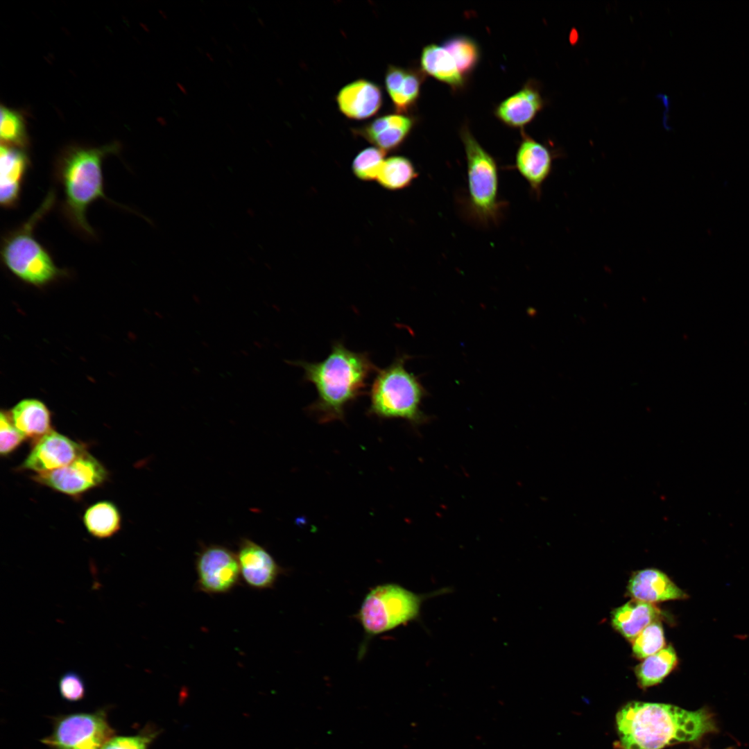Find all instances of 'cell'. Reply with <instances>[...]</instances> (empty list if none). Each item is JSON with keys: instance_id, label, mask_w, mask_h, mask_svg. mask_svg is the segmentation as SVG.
Instances as JSON below:
<instances>
[{"instance_id": "1", "label": "cell", "mask_w": 749, "mask_h": 749, "mask_svg": "<svg viewBox=\"0 0 749 749\" xmlns=\"http://www.w3.org/2000/svg\"><path fill=\"white\" fill-rule=\"evenodd\" d=\"M616 749H662L692 742L715 732L710 712L689 711L671 704L630 701L616 714Z\"/></svg>"}, {"instance_id": "2", "label": "cell", "mask_w": 749, "mask_h": 749, "mask_svg": "<svg viewBox=\"0 0 749 749\" xmlns=\"http://www.w3.org/2000/svg\"><path fill=\"white\" fill-rule=\"evenodd\" d=\"M293 364L304 370V380L316 389V399L306 409L321 423L343 422L346 408L365 393L368 379L379 369L367 352L349 350L340 341L333 343L324 360Z\"/></svg>"}, {"instance_id": "3", "label": "cell", "mask_w": 749, "mask_h": 749, "mask_svg": "<svg viewBox=\"0 0 749 749\" xmlns=\"http://www.w3.org/2000/svg\"><path fill=\"white\" fill-rule=\"evenodd\" d=\"M119 150L117 142L100 147L72 145L56 159L54 175L64 195L62 212L72 227L86 237L96 236L86 218L89 206L101 198L117 205L104 192L102 165L107 156Z\"/></svg>"}, {"instance_id": "4", "label": "cell", "mask_w": 749, "mask_h": 749, "mask_svg": "<svg viewBox=\"0 0 749 749\" xmlns=\"http://www.w3.org/2000/svg\"><path fill=\"white\" fill-rule=\"evenodd\" d=\"M411 356L398 355L387 367L378 369L370 389L368 414L382 419L400 418L417 426L428 421L421 410L426 388L405 367Z\"/></svg>"}, {"instance_id": "5", "label": "cell", "mask_w": 749, "mask_h": 749, "mask_svg": "<svg viewBox=\"0 0 749 749\" xmlns=\"http://www.w3.org/2000/svg\"><path fill=\"white\" fill-rule=\"evenodd\" d=\"M55 194L50 191L29 218L2 238L1 259L4 266L23 282L44 286L65 274L53 261L49 252L34 236V230L52 209Z\"/></svg>"}, {"instance_id": "6", "label": "cell", "mask_w": 749, "mask_h": 749, "mask_svg": "<svg viewBox=\"0 0 749 749\" xmlns=\"http://www.w3.org/2000/svg\"><path fill=\"white\" fill-rule=\"evenodd\" d=\"M445 592L417 594L393 583L378 585L365 596L355 618L361 625L364 639L359 651V659L366 653L370 642L379 635L420 618L422 603Z\"/></svg>"}, {"instance_id": "7", "label": "cell", "mask_w": 749, "mask_h": 749, "mask_svg": "<svg viewBox=\"0 0 749 749\" xmlns=\"http://www.w3.org/2000/svg\"><path fill=\"white\" fill-rule=\"evenodd\" d=\"M460 135L467 162L466 214L481 226L497 224L504 207L499 198L497 164L466 126L461 128Z\"/></svg>"}, {"instance_id": "8", "label": "cell", "mask_w": 749, "mask_h": 749, "mask_svg": "<svg viewBox=\"0 0 749 749\" xmlns=\"http://www.w3.org/2000/svg\"><path fill=\"white\" fill-rule=\"evenodd\" d=\"M114 736L106 712L98 709L55 717L51 734L40 741L51 749H101Z\"/></svg>"}, {"instance_id": "9", "label": "cell", "mask_w": 749, "mask_h": 749, "mask_svg": "<svg viewBox=\"0 0 749 749\" xmlns=\"http://www.w3.org/2000/svg\"><path fill=\"white\" fill-rule=\"evenodd\" d=\"M196 587L208 594H225L241 578L236 553L219 544L203 546L196 558Z\"/></svg>"}, {"instance_id": "10", "label": "cell", "mask_w": 749, "mask_h": 749, "mask_svg": "<svg viewBox=\"0 0 749 749\" xmlns=\"http://www.w3.org/2000/svg\"><path fill=\"white\" fill-rule=\"evenodd\" d=\"M37 483L61 493L78 496L98 486L107 477L103 465L86 451L69 464L33 476Z\"/></svg>"}, {"instance_id": "11", "label": "cell", "mask_w": 749, "mask_h": 749, "mask_svg": "<svg viewBox=\"0 0 749 749\" xmlns=\"http://www.w3.org/2000/svg\"><path fill=\"white\" fill-rule=\"evenodd\" d=\"M85 451L82 445L51 431L35 441L21 468L37 474L52 471L69 464Z\"/></svg>"}, {"instance_id": "12", "label": "cell", "mask_w": 749, "mask_h": 749, "mask_svg": "<svg viewBox=\"0 0 749 749\" xmlns=\"http://www.w3.org/2000/svg\"><path fill=\"white\" fill-rule=\"evenodd\" d=\"M236 556L241 578L251 588L270 589L283 572L271 554L251 540L241 539Z\"/></svg>"}, {"instance_id": "13", "label": "cell", "mask_w": 749, "mask_h": 749, "mask_svg": "<svg viewBox=\"0 0 749 749\" xmlns=\"http://www.w3.org/2000/svg\"><path fill=\"white\" fill-rule=\"evenodd\" d=\"M515 155V169L538 198L543 184L550 175L554 155L549 148L522 132Z\"/></svg>"}, {"instance_id": "14", "label": "cell", "mask_w": 749, "mask_h": 749, "mask_svg": "<svg viewBox=\"0 0 749 749\" xmlns=\"http://www.w3.org/2000/svg\"><path fill=\"white\" fill-rule=\"evenodd\" d=\"M415 119L402 114H389L352 130V132L381 150L392 152L405 141L414 127Z\"/></svg>"}, {"instance_id": "15", "label": "cell", "mask_w": 749, "mask_h": 749, "mask_svg": "<svg viewBox=\"0 0 749 749\" xmlns=\"http://www.w3.org/2000/svg\"><path fill=\"white\" fill-rule=\"evenodd\" d=\"M339 110L350 119L363 120L377 114L383 103L380 87L366 79H358L341 88L336 97Z\"/></svg>"}, {"instance_id": "16", "label": "cell", "mask_w": 749, "mask_h": 749, "mask_svg": "<svg viewBox=\"0 0 749 749\" xmlns=\"http://www.w3.org/2000/svg\"><path fill=\"white\" fill-rule=\"evenodd\" d=\"M30 166L23 148L1 144L0 148V203L6 209L15 207Z\"/></svg>"}, {"instance_id": "17", "label": "cell", "mask_w": 749, "mask_h": 749, "mask_svg": "<svg viewBox=\"0 0 749 749\" xmlns=\"http://www.w3.org/2000/svg\"><path fill=\"white\" fill-rule=\"evenodd\" d=\"M627 594L632 599L653 604L688 597L666 574L654 568L633 572L628 580Z\"/></svg>"}, {"instance_id": "18", "label": "cell", "mask_w": 749, "mask_h": 749, "mask_svg": "<svg viewBox=\"0 0 749 749\" xmlns=\"http://www.w3.org/2000/svg\"><path fill=\"white\" fill-rule=\"evenodd\" d=\"M543 105L537 86L528 81L516 93L501 101L496 107L494 114L505 125L522 128L535 118Z\"/></svg>"}, {"instance_id": "19", "label": "cell", "mask_w": 749, "mask_h": 749, "mask_svg": "<svg viewBox=\"0 0 749 749\" xmlns=\"http://www.w3.org/2000/svg\"><path fill=\"white\" fill-rule=\"evenodd\" d=\"M424 80L423 72L390 64L386 71V89L398 114H408L416 105Z\"/></svg>"}, {"instance_id": "20", "label": "cell", "mask_w": 749, "mask_h": 749, "mask_svg": "<svg viewBox=\"0 0 749 749\" xmlns=\"http://www.w3.org/2000/svg\"><path fill=\"white\" fill-rule=\"evenodd\" d=\"M665 617L655 604L632 599L612 612L611 624L632 642L646 627Z\"/></svg>"}, {"instance_id": "21", "label": "cell", "mask_w": 749, "mask_h": 749, "mask_svg": "<svg viewBox=\"0 0 749 749\" xmlns=\"http://www.w3.org/2000/svg\"><path fill=\"white\" fill-rule=\"evenodd\" d=\"M420 67L423 73L454 90L463 88L465 84V78L458 70L451 55L442 45H426L422 50Z\"/></svg>"}, {"instance_id": "22", "label": "cell", "mask_w": 749, "mask_h": 749, "mask_svg": "<svg viewBox=\"0 0 749 749\" xmlns=\"http://www.w3.org/2000/svg\"><path fill=\"white\" fill-rule=\"evenodd\" d=\"M10 419L24 438L35 441L52 431L49 409L35 399H26L17 403L11 410Z\"/></svg>"}, {"instance_id": "23", "label": "cell", "mask_w": 749, "mask_h": 749, "mask_svg": "<svg viewBox=\"0 0 749 749\" xmlns=\"http://www.w3.org/2000/svg\"><path fill=\"white\" fill-rule=\"evenodd\" d=\"M676 652L669 644L637 664L635 674L639 687L643 689L660 683L677 666Z\"/></svg>"}, {"instance_id": "24", "label": "cell", "mask_w": 749, "mask_h": 749, "mask_svg": "<svg viewBox=\"0 0 749 749\" xmlns=\"http://www.w3.org/2000/svg\"><path fill=\"white\" fill-rule=\"evenodd\" d=\"M121 515L117 506L110 501H101L90 506L83 515V523L87 531L96 538L112 537L121 528Z\"/></svg>"}, {"instance_id": "25", "label": "cell", "mask_w": 749, "mask_h": 749, "mask_svg": "<svg viewBox=\"0 0 749 749\" xmlns=\"http://www.w3.org/2000/svg\"><path fill=\"white\" fill-rule=\"evenodd\" d=\"M417 177V172L407 157L400 155L385 159L377 181L384 189L397 191L409 187Z\"/></svg>"}, {"instance_id": "26", "label": "cell", "mask_w": 749, "mask_h": 749, "mask_svg": "<svg viewBox=\"0 0 749 749\" xmlns=\"http://www.w3.org/2000/svg\"><path fill=\"white\" fill-rule=\"evenodd\" d=\"M442 46L454 59L458 70L466 78L476 68L480 59L476 42L465 35H456L446 40Z\"/></svg>"}, {"instance_id": "27", "label": "cell", "mask_w": 749, "mask_h": 749, "mask_svg": "<svg viewBox=\"0 0 749 749\" xmlns=\"http://www.w3.org/2000/svg\"><path fill=\"white\" fill-rule=\"evenodd\" d=\"M0 136L3 144L23 149L28 146L26 122L20 112L1 106Z\"/></svg>"}, {"instance_id": "28", "label": "cell", "mask_w": 749, "mask_h": 749, "mask_svg": "<svg viewBox=\"0 0 749 749\" xmlns=\"http://www.w3.org/2000/svg\"><path fill=\"white\" fill-rule=\"evenodd\" d=\"M661 621H655L646 627L631 642L633 656L638 660L655 654L666 646Z\"/></svg>"}, {"instance_id": "29", "label": "cell", "mask_w": 749, "mask_h": 749, "mask_svg": "<svg viewBox=\"0 0 749 749\" xmlns=\"http://www.w3.org/2000/svg\"><path fill=\"white\" fill-rule=\"evenodd\" d=\"M386 153L377 147H368L354 157L352 169L354 175L362 181L377 180L385 160Z\"/></svg>"}, {"instance_id": "30", "label": "cell", "mask_w": 749, "mask_h": 749, "mask_svg": "<svg viewBox=\"0 0 749 749\" xmlns=\"http://www.w3.org/2000/svg\"><path fill=\"white\" fill-rule=\"evenodd\" d=\"M61 697L69 702H77L85 698L86 687L83 678L76 672L64 673L59 679Z\"/></svg>"}, {"instance_id": "31", "label": "cell", "mask_w": 749, "mask_h": 749, "mask_svg": "<svg viewBox=\"0 0 749 749\" xmlns=\"http://www.w3.org/2000/svg\"><path fill=\"white\" fill-rule=\"evenodd\" d=\"M25 438L17 429L6 413L0 415V452L6 456L15 451Z\"/></svg>"}, {"instance_id": "32", "label": "cell", "mask_w": 749, "mask_h": 749, "mask_svg": "<svg viewBox=\"0 0 749 749\" xmlns=\"http://www.w3.org/2000/svg\"><path fill=\"white\" fill-rule=\"evenodd\" d=\"M150 734L140 733L130 736H114L101 749H147L152 740Z\"/></svg>"}, {"instance_id": "33", "label": "cell", "mask_w": 749, "mask_h": 749, "mask_svg": "<svg viewBox=\"0 0 749 749\" xmlns=\"http://www.w3.org/2000/svg\"><path fill=\"white\" fill-rule=\"evenodd\" d=\"M177 86L179 88L180 91H181L183 94H186L187 93V89L183 85L180 83H177Z\"/></svg>"}, {"instance_id": "34", "label": "cell", "mask_w": 749, "mask_h": 749, "mask_svg": "<svg viewBox=\"0 0 749 749\" xmlns=\"http://www.w3.org/2000/svg\"><path fill=\"white\" fill-rule=\"evenodd\" d=\"M207 57L209 58V59L212 60V61L214 60V59L212 57V55H209V54L207 53Z\"/></svg>"}, {"instance_id": "35", "label": "cell", "mask_w": 749, "mask_h": 749, "mask_svg": "<svg viewBox=\"0 0 749 749\" xmlns=\"http://www.w3.org/2000/svg\"><path fill=\"white\" fill-rule=\"evenodd\" d=\"M725 749H732V748H725Z\"/></svg>"}]
</instances>
